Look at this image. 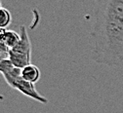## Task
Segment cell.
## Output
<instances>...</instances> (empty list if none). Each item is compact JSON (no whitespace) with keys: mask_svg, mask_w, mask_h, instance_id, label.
<instances>
[{"mask_svg":"<svg viewBox=\"0 0 123 113\" xmlns=\"http://www.w3.org/2000/svg\"><path fill=\"white\" fill-rule=\"evenodd\" d=\"M95 1L92 58L101 64L117 65L123 61V0Z\"/></svg>","mask_w":123,"mask_h":113,"instance_id":"1","label":"cell"},{"mask_svg":"<svg viewBox=\"0 0 123 113\" xmlns=\"http://www.w3.org/2000/svg\"><path fill=\"white\" fill-rule=\"evenodd\" d=\"M10 87H12L13 89H16L18 90L20 93H22L23 95L28 96V98L32 99L40 103H48V100L44 98L43 95H41L37 90L35 89V86L33 83L31 82H28L26 80L23 79V77H19L17 79H15L14 81H12L10 84H9Z\"/></svg>","mask_w":123,"mask_h":113,"instance_id":"2","label":"cell"},{"mask_svg":"<svg viewBox=\"0 0 123 113\" xmlns=\"http://www.w3.org/2000/svg\"><path fill=\"white\" fill-rule=\"evenodd\" d=\"M20 35L21 39L19 43L10 50L24 55H31V42H30V39L27 34V30L25 27V25H21L20 27Z\"/></svg>","mask_w":123,"mask_h":113,"instance_id":"3","label":"cell"},{"mask_svg":"<svg viewBox=\"0 0 123 113\" xmlns=\"http://www.w3.org/2000/svg\"><path fill=\"white\" fill-rule=\"evenodd\" d=\"M11 62L14 64V66L18 68H24L26 65L30 64V59H31V55H24L20 53H16L12 50H9V58Z\"/></svg>","mask_w":123,"mask_h":113,"instance_id":"4","label":"cell"},{"mask_svg":"<svg viewBox=\"0 0 123 113\" xmlns=\"http://www.w3.org/2000/svg\"><path fill=\"white\" fill-rule=\"evenodd\" d=\"M22 77L23 79L26 80V81L28 82H31L33 84H35L39 78H40V70L39 68L34 65V64H28V65H26L25 67L22 68Z\"/></svg>","mask_w":123,"mask_h":113,"instance_id":"5","label":"cell"},{"mask_svg":"<svg viewBox=\"0 0 123 113\" xmlns=\"http://www.w3.org/2000/svg\"><path fill=\"white\" fill-rule=\"evenodd\" d=\"M21 39V35L19 33H17L16 31L14 30H7V34H6V37H5V45L9 48V49H12L16 46L19 41Z\"/></svg>","mask_w":123,"mask_h":113,"instance_id":"6","label":"cell"},{"mask_svg":"<svg viewBox=\"0 0 123 113\" xmlns=\"http://www.w3.org/2000/svg\"><path fill=\"white\" fill-rule=\"evenodd\" d=\"M12 22V16L6 8H0V27L6 28Z\"/></svg>","mask_w":123,"mask_h":113,"instance_id":"7","label":"cell"},{"mask_svg":"<svg viewBox=\"0 0 123 113\" xmlns=\"http://www.w3.org/2000/svg\"><path fill=\"white\" fill-rule=\"evenodd\" d=\"M6 34H7V29L3 28V27H0V42L1 43H4Z\"/></svg>","mask_w":123,"mask_h":113,"instance_id":"8","label":"cell"},{"mask_svg":"<svg viewBox=\"0 0 123 113\" xmlns=\"http://www.w3.org/2000/svg\"><path fill=\"white\" fill-rule=\"evenodd\" d=\"M0 8H1V1H0Z\"/></svg>","mask_w":123,"mask_h":113,"instance_id":"9","label":"cell"}]
</instances>
